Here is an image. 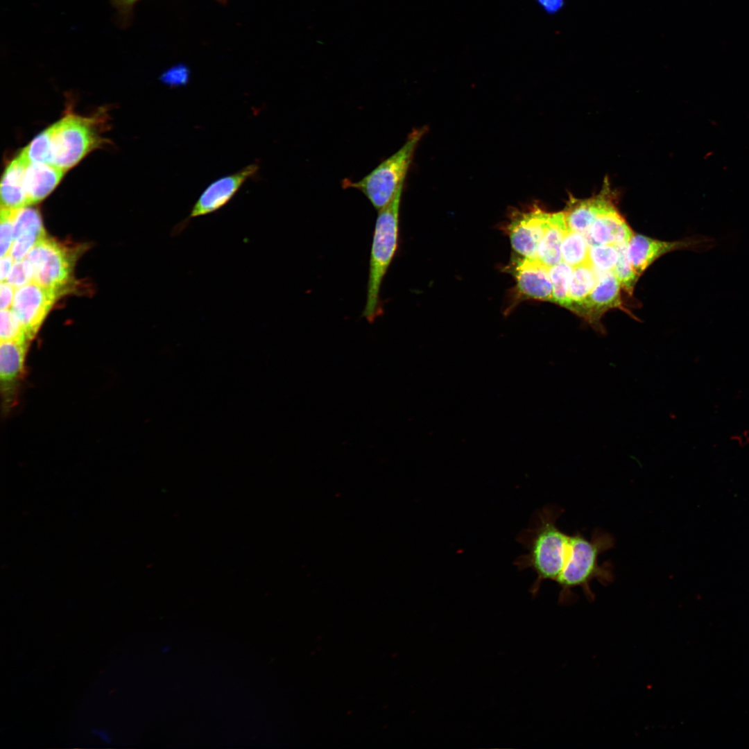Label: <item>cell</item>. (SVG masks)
Masks as SVG:
<instances>
[{
  "instance_id": "4",
  "label": "cell",
  "mask_w": 749,
  "mask_h": 749,
  "mask_svg": "<svg viewBox=\"0 0 749 749\" xmlns=\"http://www.w3.org/2000/svg\"><path fill=\"white\" fill-rule=\"evenodd\" d=\"M402 190L403 186L391 201L378 211L370 250L366 302L362 313L369 323L383 314L380 290L398 248Z\"/></svg>"
},
{
  "instance_id": "2",
  "label": "cell",
  "mask_w": 749,
  "mask_h": 749,
  "mask_svg": "<svg viewBox=\"0 0 749 749\" xmlns=\"http://www.w3.org/2000/svg\"><path fill=\"white\" fill-rule=\"evenodd\" d=\"M614 537L601 528L594 529L589 540L580 532L569 535V551L563 569L556 582L560 587L558 603L568 605L576 600L572 589L580 587L589 601H594L590 583L596 579L604 585L614 580L613 566L608 560L601 565L599 557L613 548Z\"/></svg>"
},
{
  "instance_id": "13",
  "label": "cell",
  "mask_w": 749,
  "mask_h": 749,
  "mask_svg": "<svg viewBox=\"0 0 749 749\" xmlns=\"http://www.w3.org/2000/svg\"><path fill=\"white\" fill-rule=\"evenodd\" d=\"M596 282L576 314L599 328L601 316L609 309L622 308L621 286L612 270L596 272Z\"/></svg>"
},
{
  "instance_id": "26",
  "label": "cell",
  "mask_w": 749,
  "mask_h": 749,
  "mask_svg": "<svg viewBox=\"0 0 749 749\" xmlns=\"http://www.w3.org/2000/svg\"><path fill=\"white\" fill-rule=\"evenodd\" d=\"M15 209H10L1 207V257L9 254L13 243Z\"/></svg>"
},
{
  "instance_id": "9",
  "label": "cell",
  "mask_w": 749,
  "mask_h": 749,
  "mask_svg": "<svg viewBox=\"0 0 749 749\" xmlns=\"http://www.w3.org/2000/svg\"><path fill=\"white\" fill-rule=\"evenodd\" d=\"M61 295L33 281L16 289L11 307L31 341Z\"/></svg>"
},
{
  "instance_id": "11",
  "label": "cell",
  "mask_w": 749,
  "mask_h": 749,
  "mask_svg": "<svg viewBox=\"0 0 749 749\" xmlns=\"http://www.w3.org/2000/svg\"><path fill=\"white\" fill-rule=\"evenodd\" d=\"M550 214L535 207L512 220L508 232L511 246L519 255L537 259V248L547 227Z\"/></svg>"
},
{
  "instance_id": "14",
  "label": "cell",
  "mask_w": 749,
  "mask_h": 749,
  "mask_svg": "<svg viewBox=\"0 0 749 749\" xmlns=\"http://www.w3.org/2000/svg\"><path fill=\"white\" fill-rule=\"evenodd\" d=\"M518 290L527 298L552 302V283L549 268L537 259L519 257L512 264Z\"/></svg>"
},
{
  "instance_id": "5",
  "label": "cell",
  "mask_w": 749,
  "mask_h": 749,
  "mask_svg": "<svg viewBox=\"0 0 749 749\" xmlns=\"http://www.w3.org/2000/svg\"><path fill=\"white\" fill-rule=\"evenodd\" d=\"M425 132V128L413 130L403 146L380 162L372 171L358 181L345 178L344 189L361 191L377 211L388 205L404 180L413 160L415 148Z\"/></svg>"
},
{
  "instance_id": "7",
  "label": "cell",
  "mask_w": 749,
  "mask_h": 749,
  "mask_svg": "<svg viewBox=\"0 0 749 749\" xmlns=\"http://www.w3.org/2000/svg\"><path fill=\"white\" fill-rule=\"evenodd\" d=\"M259 168L257 163H252L210 183L193 205L189 215L173 227L171 236L175 237L181 234L192 219L221 210L234 198L245 182L255 175Z\"/></svg>"
},
{
  "instance_id": "20",
  "label": "cell",
  "mask_w": 749,
  "mask_h": 749,
  "mask_svg": "<svg viewBox=\"0 0 749 749\" xmlns=\"http://www.w3.org/2000/svg\"><path fill=\"white\" fill-rule=\"evenodd\" d=\"M589 245L585 236L567 228L561 244L562 260L574 268L589 262Z\"/></svg>"
},
{
  "instance_id": "6",
  "label": "cell",
  "mask_w": 749,
  "mask_h": 749,
  "mask_svg": "<svg viewBox=\"0 0 749 749\" xmlns=\"http://www.w3.org/2000/svg\"><path fill=\"white\" fill-rule=\"evenodd\" d=\"M78 251L46 236L24 259L31 268L33 282L64 294L72 282Z\"/></svg>"
},
{
  "instance_id": "24",
  "label": "cell",
  "mask_w": 749,
  "mask_h": 749,
  "mask_svg": "<svg viewBox=\"0 0 749 749\" xmlns=\"http://www.w3.org/2000/svg\"><path fill=\"white\" fill-rule=\"evenodd\" d=\"M628 244L617 246L619 251V259L612 269V272L619 282L621 287L632 295L634 286L640 276L631 266L627 257Z\"/></svg>"
},
{
  "instance_id": "23",
  "label": "cell",
  "mask_w": 749,
  "mask_h": 749,
  "mask_svg": "<svg viewBox=\"0 0 749 749\" xmlns=\"http://www.w3.org/2000/svg\"><path fill=\"white\" fill-rule=\"evenodd\" d=\"M619 251L612 245L589 246L588 261L596 272L612 270L619 259Z\"/></svg>"
},
{
  "instance_id": "27",
  "label": "cell",
  "mask_w": 749,
  "mask_h": 749,
  "mask_svg": "<svg viewBox=\"0 0 749 749\" xmlns=\"http://www.w3.org/2000/svg\"><path fill=\"white\" fill-rule=\"evenodd\" d=\"M15 289L33 281V273L29 264L25 259L15 261L10 273L6 280Z\"/></svg>"
},
{
  "instance_id": "31",
  "label": "cell",
  "mask_w": 749,
  "mask_h": 749,
  "mask_svg": "<svg viewBox=\"0 0 749 749\" xmlns=\"http://www.w3.org/2000/svg\"><path fill=\"white\" fill-rule=\"evenodd\" d=\"M538 6L548 15L560 12L565 6V0H536Z\"/></svg>"
},
{
  "instance_id": "22",
  "label": "cell",
  "mask_w": 749,
  "mask_h": 749,
  "mask_svg": "<svg viewBox=\"0 0 749 749\" xmlns=\"http://www.w3.org/2000/svg\"><path fill=\"white\" fill-rule=\"evenodd\" d=\"M29 234L46 235L40 212L29 206L15 209L13 241L21 235Z\"/></svg>"
},
{
  "instance_id": "17",
  "label": "cell",
  "mask_w": 749,
  "mask_h": 749,
  "mask_svg": "<svg viewBox=\"0 0 749 749\" xmlns=\"http://www.w3.org/2000/svg\"><path fill=\"white\" fill-rule=\"evenodd\" d=\"M26 162L19 153L6 166L1 181V207L19 209L30 206L23 187Z\"/></svg>"
},
{
  "instance_id": "25",
  "label": "cell",
  "mask_w": 749,
  "mask_h": 749,
  "mask_svg": "<svg viewBox=\"0 0 749 749\" xmlns=\"http://www.w3.org/2000/svg\"><path fill=\"white\" fill-rule=\"evenodd\" d=\"M0 338L3 341H31L11 308L1 309Z\"/></svg>"
},
{
  "instance_id": "12",
  "label": "cell",
  "mask_w": 749,
  "mask_h": 749,
  "mask_svg": "<svg viewBox=\"0 0 749 749\" xmlns=\"http://www.w3.org/2000/svg\"><path fill=\"white\" fill-rule=\"evenodd\" d=\"M29 341H3L0 343V380L3 406L11 408L24 372Z\"/></svg>"
},
{
  "instance_id": "15",
  "label": "cell",
  "mask_w": 749,
  "mask_h": 749,
  "mask_svg": "<svg viewBox=\"0 0 749 749\" xmlns=\"http://www.w3.org/2000/svg\"><path fill=\"white\" fill-rule=\"evenodd\" d=\"M66 172L49 164L31 162L26 160L23 187L29 205L35 204L50 194Z\"/></svg>"
},
{
  "instance_id": "29",
  "label": "cell",
  "mask_w": 749,
  "mask_h": 749,
  "mask_svg": "<svg viewBox=\"0 0 749 749\" xmlns=\"http://www.w3.org/2000/svg\"><path fill=\"white\" fill-rule=\"evenodd\" d=\"M189 78L188 70L182 67L171 68L161 76V80L164 83L171 86L182 85L187 83Z\"/></svg>"
},
{
  "instance_id": "32",
  "label": "cell",
  "mask_w": 749,
  "mask_h": 749,
  "mask_svg": "<svg viewBox=\"0 0 749 749\" xmlns=\"http://www.w3.org/2000/svg\"><path fill=\"white\" fill-rule=\"evenodd\" d=\"M15 261L10 254L1 257L0 278L1 282L6 281L10 273Z\"/></svg>"
},
{
  "instance_id": "10",
  "label": "cell",
  "mask_w": 749,
  "mask_h": 749,
  "mask_svg": "<svg viewBox=\"0 0 749 749\" xmlns=\"http://www.w3.org/2000/svg\"><path fill=\"white\" fill-rule=\"evenodd\" d=\"M615 193L607 178L600 192L590 198L578 199L569 196L565 213L568 229L585 235L601 214L617 209Z\"/></svg>"
},
{
  "instance_id": "30",
  "label": "cell",
  "mask_w": 749,
  "mask_h": 749,
  "mask_svg": "<svg viewBox=\"0 0 749 749\" xmlns=\"http://www.w3.org/2000/svg\"><path fill=\"white\" fill-rule=\"evenodd\" d=\"M16 289L6 281L1 282L0 307L1 309L11 308Z\"/></svg>"
},
{
  "instance_id": "8",
  "label": "cell",
  "mask_w": 749,
  "mask_h": 749,
  "mask_svg": "<svg viewBox=\"0 0 749 749\" xmlns=\"http://www.w3.org/2000/svg\"><path fill=\"white\" fill-rule=\"evenodd\" d=\"M716 246L714 238L702 234L673 241L653 239L642 234H633L627 246V257L640 275L657 259L675 250H688L706 252Z\"/></svg>"
},
{
  "instance_id": "16",
  "label": "cell",
  "mask_w": 749,
  "mask_h": 749,
  "mask_svg": "<svg viewBox=\"0 0 749 749\" xmlns=\"http://www.w3.org/2000/svg\"><path fill=\"white\" fill-rule=\"evenodd\" d=\"M633 232L617 209L600 215L585 236L589 246L627 244Z\"/></svg>"
},
{
  "instance_id": "1",
  "label": "cell",
  "mask_w": 749,
  "mask_h": 749,
  "mask_svg": "<svg viewBox=\"0 0 749 749\" xmlns=\"http://www.w3.org/2000/svg\"><path fill=\"white\" fill-rule=\"evenodd\" d=\"M563 509L555 505H546L537 510L528 528L517 535V541L525 547L526 553L517 558L514 564L518 570L532 569L537 574L530 588L535 597L543 580L555 581L564 567L569 550V537L560 530L557 519Z\"/></svg>"
},
{
  "instance_id": "3",
  "label": "cell",
  "mask_w": 749,
  "mask_h": 749,
  "mask_svg": "<svg viewBox=\"0 0 749 749\" xmlns=\"http://www.w3.org/2000/svg\"><path fill=\"white\" fill-rule=\"evenodd\" d=\"M105 122L102 112L87 117L67 112L44 130L48 144V164L65 171L76 166L105 143L102 137Z\"/></svg>"
},
{
  "instance_id": "28",
  "label": "cell",
  "mask_w": 749,
  "mask_h": 749,
  "mask_svg": "<svg viewBox=\"0 0 749 749\" xmlns=\"http://www.w3.org/2000/svg\"><path fill=\"white\" fill-rule=\"evenodd\" d=\"M140 0H111L112 6L117 10L118 21L122 28L128 27L132 19L133 9Z\"/></svg>"
},
{
  "instance_id": "19",
  "label": "cell",
  "mask_w": 749,
  "mask_h": 749,
  "mask_svg": "<svg viewBox=\"0 0 749 749\" xmlns=\"http://www.w3.org/2000/svg\"><path fill=\"white\" fill-rule=\"evenodd\" d=\"M596 279V272L589 262L573 268L569 291L570 305L568 309L576 313L592 291Z\"/></svg>"
},
{
  "instance_id": "21",
  "label": "cell",
  "mask_w": 749,
  "mask_h": 749,
  "mask_svg": "<svg viewBox=\"0 0 749 749\" xmlns=\"http://www.w3.org/2000/svg\"><path fill=\"white\" fill-rule=\"evenodd\" d=\"M573 267L561 261L549 268L552 283V302L569 309V291Z\"/></svg>"
},
{
  "instance_id": "33",
  "label": "cell",
  "mask_w": 749,
  "mask_h": 749,
  "mask_svg": "<svg viewBox=\"0 0 749 749\" xmlns=\"http://www.w3.org/2000/svg\"><path fill=\"white\" fill-rule=\"evenodd\" d=\"M92 733L96 735V736H98L101 741H104V742H105L107 743H110L112 741V739H111L109 733L107 732V731H106L105 730H96V729H95V730H93L92 731Z\"/></svg>"
},
{
  "instance_id": "18",
  "label": "cell",
  "mask_w": 749,
  "mask_h": 749,
  "mask_svg": "<svg viewBox=\"0 0 749 749\" xmlns=\"http://www.w3.org/2000/svg\"><path fill=\"white\" fill-rule=\"evenodd\" d=\"M567 228L564 212L550 214L537 252V259L548 268L562 261L561 244Z\"/></svg>"
}]
</instances>
